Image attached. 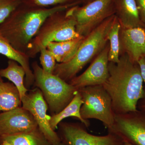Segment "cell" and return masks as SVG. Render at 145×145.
Instances as JSON below:
<instances>
[{
    "instance_id": "1",
    "label": "cell",
    "mask_w": 145,
    "mask_h": 145,
    "mask_svg": "<svg viewBox=\"0 0 145 145\" xmlns=\"http://www.w3.org/2000/svg\"><path fill=\"white\" fill-rule=\"evenodd\" d=\"M108 69V78L103 86L111 98L114 114L137 110L138 102L145 97L138 63L126 53L118 63L109 62Z\"/></svg>"
},
{
    "instance_id": "2",
    "label": "cell",
    "mask_w": 145,
    "mask_h": 145,
    "mask_svg": "<svg viewBox=\"0 0 145 145\" xmlns=\"http://www.w3.org/2000/svg\"><path fill=\"white\" fill-rule=\"evenodd\" d=\"M74 4L24 10L18 7L0 24V32L15 49L26 54L29 46L47 18L74 6Z\"/></svg>"
},
{
    "instance_id": "5",
    "label": "cell",
    "mask_w": 145,
    "mask_h": 145,
    "mask_svg": "<svg viewBox=\"0 0 145 145\" xmlns=\"http://www.w3.org/2000/svg\"><path fill=\"white\" fill-rule=\"evenodd\" d=\"M34 84L41 91L50 108L55 114L62 110L78 89L54 74L43 70L37 62L32 64Z\"/></svg>"
},
{
    "instance_id": "19",
    "label": "cell",
    "mask_w": 145,
    "mask_h": 145,
    "mask_svg": "<svg viewBox=\"0 0 145 145\" xmlns=\"http://www.w3.org/2000/svg\"><path fill=\"white\" fill-rule=\"evenodd\" d=\"M2 140L13 145H52L39 128L31 132L0 136V141Z\"/></svg>"
},
{
    "instance_id": "26",
    "label": "cell",
    "mask_w": 145,
    "mask_h": 145,
    "mask_svg": "<svg viewBox=\"0 0 145 145\" xmlns=\"http://www.w3.org/2000/svg\"><path fill=\"white\" fill-rule=\"evenodd\" d=\"M140 20L145 24V0H135Z\"/></svg>"
},
{
    "instance_id": "31",
    "label": "cell",
    "mask_w": 145,
    "mask_h": 145,
    "mask_svg": "<svg viewBox=\"0 0 145 145\" xmlns=\"http://www.w3.org/2000/svg\"><path fill=\"white\" fill-rule=\"evenodd\" d=\"M123 145H132L131 144H130V143L127 142H124V143Z\"/></svg>"
},
{
    "instance_id": "32",
    "label": "cell",
    "mask_w": 145,
    "mask_h": 145,
    "mask_svg": "<svg viewBox=\"0 0 145 145\" xmlns=\"http://www.w3.org/2000/svg\"><path fill=\"white\" fill-rule=\"evenodd\" d=\"M0 81H3L2 78L1 77V75H0Z\"/></svg>"
},
{
    "instance_id": "25",
    "label": "cell",
    "mask_w": 145,
    "mask_h": 145,
    "mask_svg": "<svg viewBox=\"0 0 145 145\" xmlns=\"http://www.w3.org/2000/svg\"><path fill=\"white\" fill-rule=\"evenodd\" d=\"M72 0H31V3L34 5L40 7H46L50 6L66 5L72 4L69 3Z\"/></svg>"
},
{
    "instance_id": "17",
    "label": "cell",
    "mask_w": 145,
    "mask_h": 145,
    "mask_svg": "<svg viewBox=\"0 0 145 145\" xmlns=\"http://www.w3.org/2000/svg\"><path fill=\"white\" fill-rule=\"evenodd\" d=\"M0 75L2 78H5L11 81L16 86L21 100L25 96L28 91L24 83L25 71L18 62L13 60H8L7 67L0 70Z\"/></svg>"
},
{
    "instance_id": "7",
    "label": "cell",
    "mask_w": 145,
    "mask_h": 145,
    "mask_svg": "<svg viewBox=\"0 0 145 145\" xmlns=\"http://www.w3.org/2000/svg\"><path fill=\"white\" fill-rule=\"evenodd\" d=\"M115 12L114 0H93L82 7H73L67 12L76 22V30L85 37L100 22Z\"/></svg>"
},
{
    "instance_id": "4",
    "label": "cell",
    "mask_w": 145,
    "mask_h": 145,
    "mask_svg": "<svg viewBox=\"0 0 145 145\" xmlns=\"http://www.w3.org/2000/svg\"><path fill=\"white\" fill-rule=\"evenodd\" d=\"M57 12L46 19L28 46L26 55L34 58L43 47L51 42L66 41L82 36L76 30L74 18L67 13L64 16Z\"/></svg>"
},
{
    "instance_id": "33",
    "label": "cell",
    "mask_w": 145,
    "mask_h": 145,
    "mask_svg": "<svg viewBox=\"0 0 145 145\" xmlns=\"http://www.w3.org/2000/svg\"><path fill=\"white\" fill-rule=\"evenodd\" d=\"M93 0H89V3L91 1H93Z\"/></svg>"
},
{
    "instance_id": "23",
    "label": "cell",
    "mask_w": 145,
    "mask_h": 145,
    "mask_svg": "<svg viewBox=\"0 0 145 145\" xmlns=\"http://www.w3.org/2000/svg\"><path fill=\"white\" fill-rule=\"evenodd\" d=\"M20 4V0H0V24L8 18Z\"/></svg>"
},
{
    "instance_id": "20",
    "label": "cell",
    "mask_w": 145,
    "mask_h": 145,
    "mask_svg": "<svg viewBox=\"0 0 145 145\" xmlns=\"http://www.w3.org/2000/svg\"><path fill=\"white\" fill-rule=\"evenodd\" d=\"M117 18L109 31L107 36L108 40L110 42L108 55V61L109 62L114 63L119 62L120 59L119 55L120 51L119 33L121 25L117 22Z\"/></svg>"
},
{
    "instance_id": "14",
    "label": "cell",
    "mask_w": 145,
    "mask_h": 145,
    "mask_svg": "<svg viewBox=\"0 0 145 145\" xmlns=\"http://www.w3.org/2000/svg\"><path fill=\"white\" fill-rule=\"evenodd\" d=\"M115 12L123 28L141 27L145 24L140 20L135 0H114Z\"/></svg>"
},
{
    "instance_id": "28",
    "label": "cell",
    "mask_w": 145,
    "mask_h": 145,
    "mask_svg": "<svg viewBox=\"0 0 145 145\" xmlns=\"http://www.w3.org/2000/svg\"><path fill=\"white\" fill-rule=\"evenodd\" d=\"M137 108H138L139 110L145 113V97L138 102Z\"/></svg>"
},
{
    "instance_id": "27",
    "label": "cell",
    "mask_w": 145,
    "mask_h": 145,
    "mask_svg": "<svg viewBox=\"0 0 145 145\" xmlns=\"http://www.w3.org/2000/svg\"><path fill=\"white\" fill-rule=\"evenodd\" d=\"M140 67V73L143 82L145 84V57H142L137 62Z\"/></svg>"
},
{
    "instance_id": "3",
    "label": "cell",
    "mask_w": 145,
    "mask_h": 145,
    "mask_svg": "<svg viewBox=\"0 0 145 145\" xmlns=\"http://www.w3.org/2000/svg\"><path fill=\"white\" fill-rule=\"evenodd\" d=\"M117 16H109L94 29L84 41L78 52L69 61L56 64L53 74L65 82H70L96 54L103 49L108 34Z\"/></svg>"
},
{
    "instance_id": "13",
    "label": "cell",
    "mask_w": 145,
    "mask_h": 145,
    "mask_svg": "<svg viewBox=\"0 0 145 145\" xmlns=\"http://www.w3.org/2000/svg\"><path fill=\"white\" fill-rule=\"evenodd\" d=\"M121 38L123 48L133 61L137 63L145 57V28H123Z\"/></svg>"
},
{
    "instance_id": "30",
    "label": "cell",
    "mask_w": 145,
    "mask_h": 145,
    "mask_svg": "<svg viewBox=\"0 0 145 145\" xmlns=\"http://www.w3.org/2000/svg\"><path fill=\"white\" fill-rule=\"evenodd\" d=\"M55 145H66L62 141H61V142H60L59 143V144H57Z\"/></svg>"
},
{
    "instance_id": "18",
    "label": "cell",
    "mask_w": 145,
    "mask_h": 145,
    "mask_svg": "<svg viewBox=\"0 0 145 145\" xmlns=\"http://www.w3.org/2000/svg\"><path fill=\"white\" fill-rule=\"evenodd\" d=\"M19 91L13 83L0 81V111H8L21 106Z\"/></svg>"
},
{
    "instance_id": "11",
    "label": "cell",
    "mask_w": 145,
    "mask_h": 145,
    "mask_svg": "<svg viewBox=\"0 0 145 145\" xmlns=\"http://www.w3.org/2000/svg\"><path fill=\"white\" fill-rule=\"evenodd\" d=\"M38 128L33 115L22 106L0 113V136L31 132Z\"/></svg>"
},
{
    "instance_id": "9",
    "label": "cell",
    "mask_w": 145,
    "mask_h": 145,
    "mask_svg": "<svg viewBox=\"0 0 145 145\" xmlns=\"http://www.w3.org/2000/svg\"><path fill=\"white\" fill-rule=\"evenodd\" d=\"M84 125L64 123L60 126L62 141L66 145H123L124 141L111 132L103 136L92 135Z\"/></svg>"
},
{
    "instance_id": "22",
    "label": "cell",
    "mask_w": 145,
    "mask_h": 145,
    "mask_svg": "<svg viewBox=\"0 0 145 145\" xmlns=\"http://www.w3.org/2000/svg\"><path fill=\"white\" fill-rule=\"evenodd\" d=\"M40 62L42 69L48 73L53 74L57 61L53 55L46 47H43L40 50Z\"/></svg>"
},
{
    "instance_id": "29",
    "label": "cell",
    "mask_w": 145,
    "mask_h": 145,
    "mask_svg": "<svg viewBox=\"0 0 145 145\" xmlns=\"http://www.w3.org/2000/svg\"><path fill=\"white\" fill-rule=\"evenodd\" d=\"M0 145H13L5 140L0 141Z\"/></svg>"
},
{
    "instance_id": "24",
    "label": "cell",
    "mask_w": 145,
    "mask_h": 145,
    "mask_svg": "<svg viewBox=\"0 0 145 145\" xmlns=\"http://www.w3.org/2000/svg\"><path fill=\"white\" fill-rule=\"evenodd\" d=\"M46 47L54 56L57 62L59 63L63 62L65 53L61 42H51L47 44Z\"/></svg>"
},
{
    "instance_id": "6",
    "label": "cell",
    "mask_w": 145,
    "mask_h": 145,
    "mask_svg": "<svg viewBox=\"0 0 145 145\" xmlns=\"http://www.w3.org/2000/svg\"><path fill=\"white\" fill-rule=\"evenodd\" d=\"M83 101L80 109L84 120L95 119L110 129L114 123L113 112L110 96L103 85L89 86L78 89Z\"/></svg>"
},
{
    "instance_id": "15",
    "label": "cell",
    "mask_w": 145,
    "mask_h": 145,
    "mask_svg": "<svg viewBox=\"0 0 145 145\" xmlns=\"http://www.w3.org/2000/svg\"><path fill=\"white\" fill-rule=\"evenodd\" d=\"M0 54L13 60L22 66L25 72V84L27 87H29L34 82L33 71L29 63V58L25 53L18 51L4 37L0 32Z\"/></svg>"
},
{
    "instance_id": "16",
    "label": "cell",
    "mask_w": 145,
    "mask_h": 145,
    "mask_svg": "<svg viewBox=\"0 0 145 145\" xmlns=\"http://www.w3.org/2000/svg\"><path fill=\"white\" fill-rule=\"evenodd\" d=\"M83 103V101L80 92L77 91L74 98L68 105L59 113L54 114L50 117L49 123L53 130L57 127V125L63 119L69 117H74L80 120L82 123L87 128L90 126L89 120H84L82 118L80 114V109Z\"/></svg>"
},
{
    "instance_id": "21",
    "label": "cell",
    "mask_w": 145,
    "mask_h": 145,
    "mask_svg": "<svg viewBox=\"0 0 145 145\" xmlns=\"http://www.w3.org/2000/svg\"><path fill=\"white\" fill-rule=\"evenodd\" d=\"M84 39L85 37L82 36L78 39L61 42L65 53L64 59L63 63L67 62L73 58Z\"/></svg>"
},
{
    "instance_id": "10",
    "label": "cell",
    "mask_w": 145,
    "mask_h": 145,
    "mask_svg": "<svg viewBox=\"0 0 145 145\" xmlns=\"http://www.w3.org/2000/svg\"><path fill=\"white\" fill-rule=\"evenodd\" d=\"M22 107L33 115L39 129L52 145L61 142L57 133L52 129L49 123L50 116L47 115V104L41 91L36 88L27 93L21 100Z\"/></svg>"
},
{
    "instance_id": "12",
    "label": "cell",
    "mask_w": 145,
    "mask_h": 145,
    "mask_svg": "<svg viewBox=\"0 0 145 145\" xmlns=\"http://www.w3.org/2000/svg\"><path fill=\"white\" fill-rule=\"evenodd\" d=\"M109 50L108 46L104 48L82 74L68 83L78 89L89 86L103 85L109 76Z\"/></svg>"
},
{
    "instance_id": "8",
    "label": "cell",
    "mask_w": 145,
    "mask_h": 145,
    "mask_svg": "<svg viewBox=\"0 0 145 145\" xmlns=\"http://www.w3.org/2000/svg\"><path fill=\"white\" fill-rule=\"evenodd\" d=\"M108 132L132 145H145V113L137 110L115 114L114 124Z\"/></svg>"
}]
</instances>
